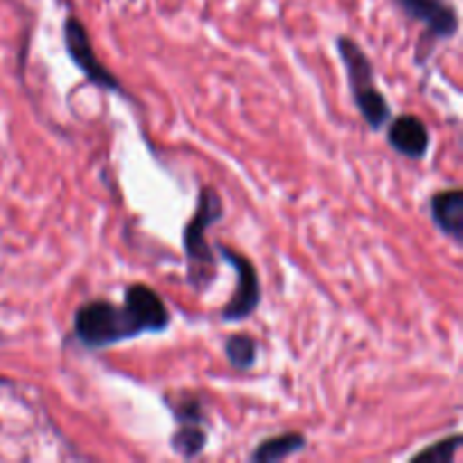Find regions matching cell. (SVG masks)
<instances>
[{
  "label": "cell",
  "instance_id": "obj_1",
  "mask_svg": "<svg viewBox=\"0 0 463 463\" xmlns=\"http://www.w3.org/2000/svg\"><path fill=\"white\" fill-rule=\"evenodd\" d=\"M170 310L161 294L143 283H134L125 289V303L95 298L77 307L72 330L77 342L90 351L116 346L120 342L140 337L145 333H165L170 328Z\"/></svg>",
  "mask_w": 463,
  "mask_h": 463
},
{
  "label": "cell",
  "instance_id": "obj_11",
  "mask_svg": "<svg viewBox=\"0 0 463 463\" xmlns=\"http://www.w3.org/2000/svg\"><path fill=\"white\" fill-rule=\"evenodd\" d=\"M224 353L235 371H249L258 360V344L249 335H231L224 344Z\"/></svg>",
  "mask_w": 463,
  "mask_h": 463
},
{
  "label": "cell",
  "instance_id": "obj_10",
  "mask_svg": "<svg viewBox=\"0 0 463 463\" xmlns=\"http://www.w3.org/2000/svg\"><path fill=\"white\" fill-rule=\"evenodd\" d=\"M208 441V434L202 425L197 423H184L179 425L175 434L170 439V446L176 455H181L184 459H194L203 452Z\"/></svg>",
  "mask_w": 463,
  "mask_h": 463
},
{
  "label": "cell",
  "instance_id": "obj_9",
  "mask_svg": "<svg viewBox=\"0 0 463 463\" xmlns=\"http://www.w3.org/2000/svg\"><path fill=\"white\" fill-rule=\"evenodd\" d=\"M306 443H307V439L303 437L301 432H285V434H280V437L262 441L260 446L251 452V457H249V459L256 461V463L283 461V459H288V457L301 452L303 448H306Z\"/></svg>",
  "mask_w": 463,
  "mask_h": 463
},
{
  "label": "cell",
  "instance_id": "obj_5",
  "mask_svg": "<svg viewBox=\"0 0 463 463\" xmlns=\"http://www.w3.org/2000/svg\"><path fill=\"white\" fill-rule=\"evenodd\" d=\"M63 43H66L72 63L84 72V77L90 84L98 86V89L111 90V93H122L120 80L113 72H109L104 63L98 59L93 43H90L89 30H86V25L80 18L71 16L63 21Z\"/></svg>",
  "mask_w": 463,
  "mask_h": 463
},
{
  "label": "cell",
  "instance_id": "obj_13",
  "mask_svg": "<svg viewBox=\"0 0 463 463\" xmlns=\"http://www.w3.org/2000/svg\"><path fill=\"white\" fill-rule=\"evenodd\" d=\"M172 416L179 420V425L184 423H197L203 425L206 423V414H203V407L199 402V398L194 396H184L179 401L172 402Z\"/></svg>",
  "mask_w": 463,
  "mask_h": 463
},
{
  "label": "cell",
  "instance_id": "obj_4",
  "mask_svg": "<svg viewBox=\"0 0 463 463\" xmlns=\"http://www.w3.org/2000/svg\"><path fill=\"white\" fill-rule=\"evenodd\" d=\"M217 253L229 262L238 274V288H235L233 297L226 303L222 310V321H244L258 310L262 301V289L260 280H258V271L253 262L249 260L244 253H238L235 249L226 247V244H217Z\"/></svg>",
  "mask_w": 463,
  "mask_h": 463
},
{
  "label": "cell",
  "instance_id": "obj_3",
  "mask_svg": "<svg viewBox=\"0 0 463 463\" xmlns=\"http://www.w3.org/2000/svg\"><path fill=\"white\" fill-rule=\"evenodd\" d=\"M337 52L344 68H346L353 102L360 109L366 125L373 131H380L389 120H392V107L387 104V98L383 95V90L375 86V71L369 54H366L364 50H362V45L357 43L355 39H351V36H339Z\"/></svg>",
  "mask_w": 463,
  "mask_h": 463
},
{
  "label": "cell",
  "instance_id": "obj_6",
  "mask_svg": "<svg viewBox=\"0 0 463 463\" xmlns=\"http://www.w3.org/2000/svg\"><path fill=\"white\" fill-rule=\"evenodd\" d=\"M411 21L428 30L430 41H448L459 32V14L450 0H393Z\"/></svg>",
  "mask_w": 463,
  "mask_h": 463
},
{
  "label": "cell",
  "instance_id": "obj_12",
  "mask_svg": "<svg viewBox=\"0 0 463 463\" xmlns=\"http://www.w3.org/2000/svg\"><path fill=\"white\" fill-rule=\"evenodd\" d=\"M461 448V434H452V437L437 441L434 446L425 448L423 452L411 457V461H428V463H452L455 461L457 450Z\"/></svg>",
  "mask_w": 463,
  "mask_h": 463
},
{
  "label": "cell",
  "instance_id": "obj_7",
  "mask_svg": "<svg viewBox=\"0 0 463 463\" xmlns=\"http://www.w3.org/2000/svg\"><path fill=\"white\" fill-rule=\"evenodd\" d=\"M387 140L401 156L414 158V161L423 158L430 149L428 127L419 116H410V113L393 118L387 131Z\"/></svg>",
  "mask_w": 463,
  "mask_h": 463
},
{
  "label": "cell",
  "instance_id": "obj_2",
  "mask_svg": "<svg viewBox=\"0 0 463 463\" xmlns=\"http://www.w3.org/2000/svg\"><path fill=\"white\" fill-rule=\"evenodd\" d=\"M222 217H224V203H222L220 193L211 185H203L197 199V211L184 229L185 269H188V285L194 292H206L217 279L220 265H217L206 233Z\"/></svg>",
  "mask_w": 463,
  "mask_h": 463
},
{
  "label": "cell",
  "instance_id": "obj_8",
  "mask_svg": "<svg viewBox=\"0 0 463 463\" xmlns=\"http://www.w3.org/2000/svg\"><path fill=\"white\" fill-rule=\"evenodd\" d=\"M430 213L432 222L441 233L455 240L457 244L463 242V190H441L430 199Z\"/></svg>",
  "mask_w": 463,
  "mask_h": 463
}]
</instances>
